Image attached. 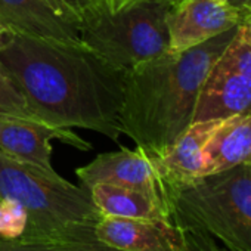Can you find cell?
I'll use <instances>...</instances> for the list:
<instances>
[{"label": "cell", "mask_w": 251, "mask_h": 251, "mask_svg": "<svg viewBox=\"0 0 251 251\" xmlns=\"http://www.w3.org/2000/svg\"><path fill=\"white\" fill-rule=\"evenodd\" d=\"M0 64L37 120L93 130L114 142L123 136L120 115L129 71L81 42L14 33L0 48Z\"/></svg>", "instance_id": "1"}, {"label": "cell", "mask_w": 251, "mask_h": 251, "mask_svg": "<svg viewBox=\"0 0 251 251\" xmlns=\"http://www.w3.org/2000/svg\"><path fill=\"white\" fill-rule=\"evenodd\" d=\"M235 31L236 27L188 50H167L132 68L120 115L123 135L160 157L192 124L200 89Z\"/></svg>", "instance_id": "2"}, {"label": "cell", "mask_w": 251, "mask_h": 251, "mask_svg": "<svg viewBox=\"0 0 251 251\" xmlns=\"http://www.w3.org/2000/svg\"><path fill=\"white\" fill-rule=\"evenodd\" d=\"M0 198H9L27 213L23 241L56 247L95 242L103 217L83 186L56 172L49 173L0 152Z\"/></svg>", "instance_id": "3"}, {"label": "cell", "mask_w": 251, "mask_h": 251, "mask_svg": "<svg viewBox=\"0 0 251 251\" xmlns=\"http://www.w3.org/2000/svg\"><path fill=\"white\" fill-rule=\"evenodd\" d=\"M161 202L166 220L180 232L251 251V164L163 186Z\"/></svg>", "instance_id": "4"}, {"label": "cell", "mask_w": 251, "mask_h": 251, "mask_svg": "<svg viewBox=\"0 0 251 251\" xmlns=\"http://www.w3.org/2000/svg\"><path fill=\"white\" fill-rule=\"evenodd\" d=\"M175 0H98L80 17V40L114 65L132 68L169 48L167 15Z\"/></svg>", "instance_id": "5"}, {"label": "cell", "mask_w": 251, "mask_h": 251, "mask_svg": "<svg viewBox=\"0 0 251 251\" xmlns=\"http://www.w3.org/2000/svg\"><path fill=\"white\" fill-rule=\"evenodd\" d=\"M61 141L80 151L92 145L71 129L56 127L31 117L0 114V152L25 164L53 173L52 141Z\"/></svg>", "instance_id": "6"}, {"label": "cell", "mask_w": 251, "mask_h": 251, "mask_svg": "<svg viewBox=\"0 0 251 251\" xmlns=\"http://www.w3.org/2000/svg\"><path fill=\"white\" fill-rule=\"evenodd\" d=\"M242 17V8L226 0H175L167 15L169 48L173 52L195 48L230 28Z\"/></svg>", "instance_id": "7"}, {"label": "cell", "mask_w": 251, "mask_h": 251, "mask_svg": "<svg viewBox=\"0 0 251 251\" xmlns=\"http://www.w3.org/2000/svg\"><path fill=\"white\" fill-rule=\"evenodd\" d=\"M75 175L87 191L98 183L141 191L151 197L163 211L161 183L154 158L138 147L135 150L121 147L118 151L99 154L93 161L77 169Z\"/></svg>", "instance_id": "8"}, {"label": "cell", "mask_w": 251, "mask_h": 251, "mask_svg": "<svg viewBox=\"0 0 251 251\" xmlns=\"http://www.w3.org/2000/svg\"><path fill=\"white\" fill-rule=\"evenodd\" d=\"M0 21L12 33L80 40V20L62 0H0Z\"/></svg>", "instance_id": "9"}, {"label": "cell", "mask_w": 251, "mask_h": 251, "mask_svg": "<svg viewBox=\"0 0 251 251\" xmlns=\"http://www.w3.org/2000/svg\"><path fill=\"white\" fill-rule=\"evenodd\" d=\"M95 235L98 241L124 251H189L183 233L164 220L103 216Z\"/></svg>", "instance_id": "10"}, {"label": "cell", "mask_w": 251, "mask_h": 251, "mask_svg": "<svg viewBox=\"0 0 251 251\" xmlns=\"http://www.w3.org/2000/svg\"><path fill=\"white\" fill-rule=\"evenodd\" d=\"M247 114H251V78L227 71L216 62L200 89L192 123Z\"/></svg>", "instance_id": "11"}, {"label": "cell", "mask_w": 251, "mask_h": 251, "mask_svg": "<svg viewBox=\"0 0 251 251\" xmlns=\"http://www.w3.org/2000/svg\"><path fill=\"white\" fill-rule=\"evenodd\" d=\"M223 120L195 121L160 155L152 157L160 175L161 189L201 176L202 150ZM163 204V202H161Z\"/></svg>", "instance_id": "12"}, {"label": "cell", "mask_w": 251, "mask_h": 251, "mask_svg": "<svg viewBox=\"0 0 251 251\" xmlns=\"http://www.w3.org/2000/svg\"><path fill=\"white\" fill-rule=\"evenodd\" d=\"M251 164V114L223 120L202 150L201 176Z\"/></svg>", "instance_id": "13"}, {"label": "cell", "mask_w": 251, "mask_h": 251, "mask_svg": "<svg viewBox=\"0 0 251 251\" xmlns=\"http://www.w3.org/2000/svg\"><path fill=\"white\" fill-rule=\"evenodd\" d=\"M89 194L102 216L167 222L158 204L141 191L109 183H98L89 189Z\"/></svg>", "instance_id": "14"}, {"label": "cell", "mask_w": 251, "mask_h": 251, "mask_svg": "<svg viewBox=\"0 0 251 251\" xmlns=\"http://www.w3.org/2000/svg\"><path fill=\"white\" fill-rule=\"evenodd\" d=\"M216 62L227 71L251 78V46L238 30Z\"/></svg>", "instance_id": "15"}, {"label": "cell", "mask_w": 251, "mask_h": 251, "mask_svg": "<svg viewBox=\"0 0 251 251\" xmlns=\"http://www.w3.org/2000/svg\"><path fill=\"white\" fill-rule=\"evenodd\" d=\"M27 227V213L23 205L9 198H0V238L21 239Z\"/></svg>", "instance_id": "16"}, {"label": "cell", "mask_w": 251, "mask_h": 251, "mask_svg": "<svg viewBox=\"0 0 251 251\" xmlns=\"http://www.w3.org/2000/svg\"><path fill=\"white\" fill-rule=\"evenodd\" d=\"M0 114L36 118L28 111L24 95L21 93L20 87L15 84V81L2 64H0Z\"/></svg>", "instance_id": "17"}, {"label": "cell", "mask_w": 251, "mask_h": 251, "mask_svg": "<svg viewBox=\"0 0 251 251\" xmlns=\"http://www.w3.org/2000/svg\"><path fill=\"white\" fill-rule=\"evenodd\" d=\"M189 251H239L232 247L223 245L208 235L197 232H182Z\"/></svg>", "instance_id": "18"}, {"label": "cell", "mask_w": 251, "mask_h": 251, "mask_svg": "<svg viewBox=\"0 0 251 251\" xmlns=\"http://www.w3.org/2000/svg\"><path fill=\"white\" fill-rule=\"evenodd\" d=\"M0 251H62V248L43 242L0 238Z\"/></svg>", "instance_id": "19"}, {"label": "cell", "mask_w": 251, "mask_h": 251, "mask_svg": "<svg viewBox=\"0 0 251 251\" xmlns=\"http://www.w3.org/2000/svg\"><path fill=\"white\" fill-rule=\"evenodd\" d=\"M62 251H124L111 245H106L100 241L86 242V244H75V245H64L61 247Z\"/></svg>", "instance_id": "20"}, {"label": "cell", "mask_w": 251, "mask_h": 251, "mask_svg": "<svg viewBox=\"0 0 251 251\" xmlns=\"http://www.w3.org/2000/svg\"><path fill=\"white\" fill-rule=\"evenodd\" d=\"M236 30L244 37V40L251 46V8H242V17L239 24L236 25Z\"/></svg>", "instance_id": "21"}, {"label": "cell", "mask_w": 251, "mask_h": 251, "mask_svg": "<svg viewBox=\"0 0 251 251\" xmlns=\"http://www.w3.org/2000/svg\"><path fill=\"white\" fill-rule=\"evenodd\" d=\"M62 2L78 17V20H80V17L84 14V12H87L95 3H98V0H62Z\"/></svg>", "instance_id": "22"}, {"label": "cell", "mask_w": 251, "mask_h": 251, "mask_svg": "<svg viewBox=\"0 0 251 251\" xmlns=\"http://www.w3.org/2000/svg\"><path fill=\"white\" fill-rule=\"evenodd\" d=\"M12 34H14V33H12L2 21H0V48H3V46L11 40Z\"/></svg>", "instance_id": "23"}, {"label": "cell", "mask_w": 251, "mask_h": 251, "mask_svg": "<svg viewBox=\"0 0 251 251\" xmlns=\"http://www.w3.org/2000/svg\"><path fill=\"white\" fill-rule=\"evenodd\" d=\"M226 2L235 8H245L251 5V0H226Z\"/></svg>", "instance_id": "24"}, {"label": "cell", "mask_w": 251, "mask_h": 251, "mask_svg": "<svg viewBox=\"0 0 251 251\" xmlns=\"http://www.w3.org/2000/svg\"><path fill=\"white\" fill-rule=\"evenodd\" d=\"M248 8H251V5H250V6H248Z\"/></svg>", "instance_id": "25"}]
</instances>
